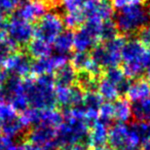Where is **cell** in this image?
I'll use <instances>...</instances> for the list:
<instances>
[{"label": "cell", "instance_id": "1", "mask_svg": "<svg viewBox=\"0 0 150 150\" xmlns=\"http://www.w3.org/2000/svg\"><path fill=\"white\" fill-rule=\"evenodd\" d=\"M54 84L52 74L24 79V94L29 106L36 109H50L56 106Z\"/></svg>", "mask_w": 150, "mask_h": 150}, {"label": "cell", "instance_id": "2", "mask_svg": "<svg viewBox=\"0 0 150 150\" xmlns=\"http://www.w3.org/2000/svg\"><path fill=\"white\" fill-rule=\"evenodd\" d=\"M90 129L91 125L86 121L63 114V122L57 127V145L59 148L63 146H75L77 144L88 146Z\"/></svg>", "mask_w": 150, "mask_h": 150}, {"label": "cell", "instance_id": "3", "mask_svg": "<svg viewBox=\"0 0 150 150\" xmlns=\"http://www.w3.org/2000/svg\"><path fill=\"white\" fill-rule=\"evenodd\" d=\"M146 7L143 5H131L118 9L115 16V25L123 35H136L144 26L149 23Z\"/></svg>", "mask_w": 150, "mask_h": 150}, {"label": "cell", "instance_id": "4", "mask_svg": "<svg viewBox=\"0 0 150 150\" xmlns=\"http://www.w3.org/2000/svg\"><path fill=\"white\" fill-rule=\"evenodd\" d=\"M125 42V37L117 35L103 44H97L90 54L93 61L101 68L118 67L121 62V50Z\"/></svg>", "mask_w": 150, "mask_h": 150}, {"label": "cell", "instance_id": "5", "mask_svg": "<svg viewBox=\"0 0 150 150\" xmlns=\"http://www.w3.org/2000/svg\"><path fill=\"white\" fill-rule=\"evenodd\" d=\"M108 145L113 150H127L142 145L135 125L116 122L109 127Z\"/></svg>", "mask_w": 150, "mask_h": 150}, {"label": "cell", "instance_id": "6", "mask_svg": "<svg viewBox=\"0 0 150 150\" xmlns=\"http://www.w3.org/2000/svg\"><path fill=\"white\" fill-rule=\"evenodd\" d=\"M64 30L63 19L57 11H46L34 27V37L52 43L57 36Z\"/></svg>", "mask_w": 150, "mask_h": 150}, {"label": "cell", "instance_id": "7", "mask_svg": "<svg viewBox=\"0 0 150 150\" xmlns=\"http://www.w3.org/2000/svg\"><path fill=\"white\" fill-rule=\"evenodd\" d=\"M102 24V23H101ZM100 23L86 21L73 33V48L76 52H88L100 40Z\"/></svg>", "mask_w": 150, "mask_h": 150}, {"label": "cell", "instance_id": "8", "mask_svg": "<svg viewBox=\"0 0 150 150\" xmlns=\"http://www.w3.org/2000/svg\"><path fill=\"white\" fill-rule=\"evenodd\" d=\"M7 38L17 46L28 44L34 37V27L32 23L21 19L13 13L5 25Z\"/></svg>", "mask_w": 150, "mask_h": 150}, {"label": "cell", "instance_id": "9", "mask_svg": "<svg viewBox=\"0 0 150 150\" xmlns=\"http://www.w3.org/2000/svg\"><path fill=\"white\" fill-rule=\"evenodd\" d=\"M82 13L86 21L101 24L111 20L113 6L110 0H86L82 7Z\"/></svg>", "mask_w": 150, "mask_h": 150}, {"label": "cell", "instance_id": "10", "mask_svg": "<svg viewBox=\"0 0 150 150\" xmlns=\"http://www.w3.org/2000/svg\"><path fill=\"white\" fill-rule=\"evenodd\" d=\"M56 138L57 127L43 125V123H39V125L32 127V129L27 134L28 142L40 148H56L58 149L59 147L57 145Z\"/></svg>", "mask_w": 150, "mask_h": 150}, {"label": "cell", "instance_id": "11", "mask_svg": "<svg viewBox=\"0 0 150 150\" xmlns=\"http://www.w3.org/2000/svg\"><path fill=\"white\" fill-rule=\"evenodd\" d=\"M68 60V54H57V52L54 54L45 57V58L35 59L31 64L30 73L35 77L41 76V75L52 74L57 69L67 64Z\"/></svg>", "mask_w": 150, "mask_h": 150}, {"label": "cell", "instance_id": "12", "mask_svg": "<svg viewBox=\"0 0 150 150\" xmlns=\"http://www.w3.org/2000/svg\"><path fill=\"white\" fill-rule=\"evenodd\" d=\"M32 61L26 52H15L8 57L3 68L18 77H26L30 74Z\"/></svg>", "mask_w": 150, "mask_h": 150}, {"label": "cell", "instance_id": "13", "mask_svg": "<svg viewBox=\"0 0 150 150\" xmlns=\"http://www.w3.org/2000/svg\"><path fill=\"white\" fill-rule=\"evenodd\" d=\"M56 103L63 108H70L82 104L83 93L78 86H57L54 88Z\"/></svg>", "mask_w": 150, "mask_h": 150}, {"label": "cell", "instance_id": "14", "mask_svg": "<svg viewBox=\"0 0 150 150\" xmlns=\"http://www.w3.org/2000/svg\"><path fill=\"white\" fill-rule=\"evenodd\" d=\"M46 13V4L38 0H22L15 15L21 19L33 23L36 22Z\"/></svg>", "mask_w": 150, "mask_h": 150}, {"label": "cell", "instance_id": "15", "mask_svg": "<svg viewBox=\"0 0 150 150\" xmlns=\"http://www.w3.org/2000/svg\"><path fill=\"white\" fill-rule=\"evenodd\" d=\"M109 125L97 119L91 125L88 133V146L91 150H106L108 148Z\"/></svg>", "mask_w": 150, "mask_h": 150}, {"label": "cell", "instance_id": "16", "mask_svg": "<svg viewBox=\"0 0 150 150\" xmlns=\"http://www.w3.org/2000/svg\"><path fill=\"white\" fill-rule=\"evenodd\" d=\"M103 104V99L97 91H90L83 94L82 106L86 109V120L91 125L99 118V110Z\"/></svg>", "mask_w": 150, "mask_h": 150}, {"label": "cell", "instance_id": "17", "mask_svg": "<svg viewBox=\"0 0 150 150\" xmlns=\"http://www.w3.org/2000/svg\"><path fill=\"white\" fill-rule=\"evenodd\" d=\"M125 96H127L129 100H131L132 102H137V101L143 100V99L149 97L150 86L148 81L142 77L133 79V81H131Z\"/></svg>", "mask_w": 150, "mask_h": 150}, {"label": "cell", "instance_id": "18", "mask_svg": "<svg viewBox=\"0 0 150 150\" xmlns=\"http://www.w3.org/2000/svg\"><path fill=\"white\" fill-rule=\"evenodd\" d=\"M54 72V80L57 86H72L76 82L77 71L68 63L57 69Z\"/></svg>", "mask_w": 150, "mask_h": 150}, {"label": "cell", "instance_id": "19", "mask_svg": "<svg viewBox=\"0 0 150 150\" xmlns=\"http://www.w3.org/2000/svg\"><path fill=\"white\" fill-rule=\"evenodd\" d=\"M27 52L30 58L41 59L52 54V46L48 42L35 37L27 44Z\"/></svg>", "mask_w": 150, "mask_h": 150}, {"label": "cell", "instance_id": "20", "mask_svg": "<svg viewBox=\"0 0 150 150\" xmlns=\"http://www.w3.org/2000/svg\"><path fill=\"white\" fill-rule=\"evenodd\" d=\"M113 104V117L116 122L127 123L132 118V104L127 99H117Z\"/></svg>", "mask_w": 150, "mask_h": 150}, {"label": "cell", "instance_id": "21", "mask_svg": "<svg viewBox=\"0 0 150 150\" xmlns=\"http://www.w3.org/2000/svg\"><path fill=\"white\" fill-rule=\"evenodd\" d=\"M52 44V50L57 54H68L73 48V32L71 30H63Z\"/></svg>", "mask_w": 150, "mask_h": 150}, {"label": "cell", "instance_id": "22", "mask_svg": "<svg viewBox=\"0 0 150 150\" xmlns=\"http://www.w3.org/2000/svg\"><path fill=\"white\" fill-rule=\"evenodd\" d=\"M97 92L103 100L106 102H112L119 98V93L116 86L107 78L102 77L98 80L97 83Z\"/></svg>", "mask_w": 150, "mask_h": 150}, {"label": "cell", "instance_id": "23", "mask_svg": "<svg viewBox=\"0 0 150 150\" xmlns=\"http://www.w3.org/2000/svg\"><path fill=\"white\" fill-rule=\"evenodd\" d=\"M26 127L23 125L20 116H15L13 118L5 120L2 122V133L5 137L13 140L16 138H19L23 135Z\"/></svg>", "mask_w": 150, "mask_h": 150}, {"label": "cell", "instance_id": "24", "mask_svg": "<svg viewBox=\"0 0 150 150\" xmlns=\"http://www.w3.org/2000/svg\"><path fill=\"white\" fill-rule=\"evenodd\" d=\"M132 116L136 121H150V96L143 100L133 102Z\"/></svg>", "mask_w": 150, "mask_h": 150}, {"label": "cell", "instance_id": "25", "mask_svg": "<svg viewBox=\"0 0 150 150\" xmlns=\"http://www.w3.org/2000/svg\"><path fill=\"white\" fill-rule=\"evenodd\" d=\"M92 61V57L88 52H75L70 58V65L77 72L88 71Z\"/></svg>", "mask_w": 150, "mask_h": 150}, {"label": "cell", "instance_id": "26", "mask_svg": "<svg viewBox=\"0 0 150 150\" xmlns=\"http://www.w3.org/2000/svg\"><path fill=\"white\" fill-rule=\"evenodd\" d=\"M23 125L26 127V129L29 127L37 125L41 121V109H36L33 107H28L26 110L21 112L20 115Z\"/></svg>", "mask_w": 150, "mask_h": 150}, {"label": "cell", "instance_id": "27", "mask_svg": "<svg viewBox=\"0 0 150 150\" xmlns=\"http://www.w3.org/2000/svg\"><path fill=\"white\" fill-rule=\"evenodd\" d=\"M63 122L62 112L58 111L54 108L41 109V121L40 123L47 125L50 127H58Z\"/></svg>", "mask_w": 150, "mask_h": 150}, {"label": "cell", "instance_id": "28", "mask_svg": "<svg viewBox=\"0 0 150 150\" xmlns=\"http://www.w3.org/2000/svg\"><path fill=\"white\" fill-rule=\"evenodd\" d=\"M76 82L78 84V88L83 92H90V91H96L98 80L96 77L92 76L86 71H80L77 73Z\"/></svg>", "mask_w": 150, "mask_h": 150}, {"label": "cell", "instance_id": "29", "mask_svg": "<svg viewBox=\"0 0 150 150\" xmlns=\"http://www.w3.org/2000/svg\"><path fill=\"white\" fill-rule=\"evenodd\" d=\"M63 19L64 27L67 30H74L76 28H79L84 23V17L82 11H72V13H65Z\"/></svg>", "mask_w": 150, "mask_h": 150}, {"label": "cell", "instance_id": "30", "mask_svg": "<svg viewBox=\"0 0 150 150\" xmlns=\"http://www.w3.org/2000/svg\"><path fill=\"white\" fill-rule=\"evenodd\" d=\"M118 35V30L115 23L111 20L105 21L100 26V40L106 42Z\"/></svg>", "mask_w": 150, "mask_h": 150}, {"label": "cell", "instance_id": "31", "mask_svg": "<svg viewBox=\"0 0 150 150\" xmlns=\"http://www.w3.org/2000/svg\"><path fill=\"white\" fill-rule=\"evenodd\" d=\"M18 46L13 42H11L8 38L4 41L0 42V69L4 67V64L8 57L13 52H15Z\"/></svg>", "mask_w": 150, "mask_h": 150}, {"label": "cell", "instance_id": "32", "mask_svg": "<svg viewBox=\"0 0 150 150\" xmlns=\"http://www.w3.org/2000/svg\"><path fill=\"white\" fill-rule=\"evenodd\" d=\"M104 77L107 78L108 80H110L111 82L116 86H118L120 82H122L125 78H127V76L123 73L122 69L118 68V67H110V68H107L105 71V75Z\"/></svg>", "mask_w": 150, "mask_h": 150}, {"label": "cell", "instance_id": "33", "mask_svg": "<svg viewBox=\"0 0 150 150\" xmlns=\"http://www.w3.org/2000/svg\"><path fill=\"white\" fill-rule=\"evenodd\" d=\"M103 122L110 125L111 121L114 119L113 117V104L111 102H103L100 110H99V118Z\"/></svg>", "mask_w": 150, "mask_h": 150}, {"label": "cell", "instance_id": "34", "mask_svg": "<svg viewBox=\"0 0 150 150\" xmlns=\"http://www.w3.org/2000/svg\"><path fill=\"white\" fill-rule=\"evenodd\" d=\"M86 2V0H60L61 6L65 13H72V11H80Z\"/></svg>", "mask_w": 150, "mask_h": 150}, {"label": "cell", "instance_id": "35", "mask_svg": "<svg viewBox=\"0 0 150 150\" xmlns=\"http://www.w3.org/2000/svg\"><path fill=\"white\" fill-rule=\"evenodd\" d=\"M8 102L11 103V105L15 108L17 112H23L24 110H26L29 107V103H28L25 94L16 95L13 98L9 99Z\"/></svg>", "mask_w": 150, "mask_h": 150}, {"label": "cell", "instance_id": "36", "mask_svg": "<svg viewBox=\"0 0 150 150\" xmlns=\"http://www.w3.org/2000/svg\"><path fill=\"white\" fill-rule=\"evenodd\" d=\"M15 116H17V111L11 106V103L5 101L0 102V121L1 122L8 120Z\"/></svg>", "mask_w": 150, "mask_h": 150}, {"label": "cell", "instance_id": "37", "mask_svg": "<svg viewBox=\"0 0 150 150\" xmlns=\"http://www.w3.org/2000/svg\"><path fill=\"white\" fill-rule=\"evenodd\" d=\"M137 38L146 48L150 50V23L144 26L137 33Z\"/></svg>", "mask_w": 150, "mask_h": 150}, {"label": "cell", "instance_id": "38", "mask_svg": "<svg viewBox=\"0 0 150 150\" xmlns=\"http://www.w3.org/2000/svg\"><path fill=\"white\" fill-rule=\"evenodd\" d=\"M22 0H0V9L4 13H15Z\"/></svg>", "mask_w": 150, "mask_h": 150}, {"label": "cell", "instance_id": "39", "mask_svg": "<svg viewBox=\"0 0 150 150\" xmlns=\"http://www.w3.org/2000/svg\"><path fill=\"white\" fill-rule=\"evenodd\" d=\"M146 0H110L113 8L121 9L125 6H131V5H142Z\"/></svg>", "mask_w": 150, "mask_h": 150}, {"label": "cell", "instance_id": "40", "mask_svg": "<svg viewBox=\"0 0 150 150\" xmlns=\"http://www.w3.org/2000/svg\"><path fill=\"white\" fill-rule=\"evenodd\" d=\"M18 150H42V148L38 147L36 145H33L32 143L27 141L19 144V149Z\"/></svg>", "mask_w": 150, "mask_h": 150}, {"label": "cell", "instance_id": "41", "mask_svg": "<svg viewBox=\"0 0 150 150\" xmlns=\"http://www.w3.org/2000/svg\"><path fill=\"white\" fill-rule=\"evenodd\" d=\"M7 39V33L6 30H5V27H0V42L4 41V40Z\"/></svg>", "mask_w": 150, "mask_h": 150}, {"label": "cell", "instance_id": "42", "mask_svg": "<svg viewBox=\"0 0 150 150\" xmlns=\"http://www.w3.org/2000/svg\"><path fill=\"white\" fill-rule=\"evenodd\" d=\"M38 1H42L45 4H52V5H58V3L60 2V0H38Z\"/></svg>", "mask_w": 150, "mask_h": 150}, {"label": "cell", "instance_id": "43", "mask_svg": "<svg viewBox=\"0 0 150 150\" xmlns=\"http://www.w3.org/2000/svg\"><path fill=\"white\" fill-rule=\"evenodd\" d=\"M141 150H150V139L145 141L143 144H142V148Z\"/></svg>", "mask_w": 150, "mask_h": 150}, {"label": "cell", "instance_id": "44", "mask_svg": "<svg viewBox=\"0 0 150 150\" xmlns=\"http://www.w3.org/2000/svg\"><path fill=\"white\" fill-rule=\"evenodd\" d=\"M5 22V13L0 9V27H2Z\"/></svg>", "mask_w": 150, "mask_h": 150}, {"label": "cell", "instance_id": "45", "mask_svg": "<svg viewBox=\"0 0 150 150\" xmlns=\"http://www.w3.org/2000/svg\"><path fill=\"white\" fill-rule=\"evenodd\" d=\"M58 150H76L73 146H63V147L58 148Z\"/></svg>", "mask_w": 150, "mask_h": 150}, {"label": "cell", "instance_id": "46", "mask_svg": "<svg viewBox=\"0 0 150 150\" xmlns=\"http://www.w3.org/2000/svg\"><path fill=\"white\" fill-rule=\"evenodd\" d=\"M5 98H4V95H3V92L2 90L0 88V102H2V101H4Z\"/></svg>", "mask_w": 150, "mask_h": 150}, {"label": "cell", "instance_id": "47", "mask_svg": "<svg viewBox=\"0 0 150 150\" xmlns=\"http://www.w3.org/2000/svg\"><path fill=\"white\" fill-rule=\"evenodd\" d=\"M146 11H147L148 17H149V19H150V1L147 3V6H146Z\"/></svg>", "mask_w": 150, "mask_h": 150}, {"label": "cell", "instance_id": "48", "mask_svg": "<svg viewBox=\"0 0 150 150\" xmlns=\"http://www.w3.org/2000/svg\"><path fill=\"white\" fill-rule=\"evenodd\" d=\"M148 81V83H149V86H150V71L148 72V75H147V79H146Z\"/></svg>", "mask_w": 150, "mask_h": 150}, {"label": "cell", "instance_id": "49", "mask_svg": "<svg viewBox=\"0 0 150 150\" xmlns=\"http://www.w3.org/2000/svg\"><path fill=\"white\" fill-rule=\"evenodd\" d=\"M1 133H2V122L0 121V135H1Z\"/></svg>", "mask_w": 150, "mask_h": 150}, {"label": "cell", "instance_id": "50", "mask_svg": "<svg viewBox=\"0 0 150 150\" xmlns=\"http://www.w3.org/2000/svg\"><path fill=\"white\" fill-rule=\"evenodd\" d=\"M127 150H137V148H133V149H127Z\"/></svg>", "mask_w": 150, "mask_h": 150}, {"label": "cell", "instance_id": "51", "mask_svg": "<svg viewBox=\"0 0 150 150\" xmlns=\"http://www.w3.org/2000/svg\"><path fill=\"white\" fill-rule=\"evenodd\" d=\"M149 71H150V68H149ZM149 71H148V72H149Z\"/></svg>", "mask_w": 150, "mask_h": 150}]
</instances>
